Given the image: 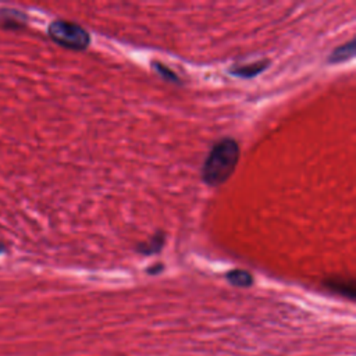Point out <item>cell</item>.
Segmentation results:
<instances>
[{
	"mask_svg": "<svg viewBox=\"0 0 356 356\" xmlns=\"http://www.w3.org/2000/svg\"><path fill=\"white\" fill-rule=\"evenodd\" d=\"M240 160V146L232 138H223L210 149L203 168L202 180L209 187L224 184L235 171Z\"/></svg>",
	"mask_w": 356,
	"mask_h": 356,
	"instance_id": "1",
	"label": "cell"
},
{
	"mask_svg": "<svg viewBox=\"0 0 356 356\" xmlns=\"http://www.w3.org/2000/svg\"><path fill=\"white\" fill-rule=\"evenodd\" d=\"M49 36L58 45L73 50H84L91 43L89 34L80 25L69 21H54L49 25Z\"/></svg>",
	"mask_w": 356,
	"mask_h": 356,
	"instance_id": "2",
	"label": "cell"
},
{
	"mask_svg": "<svg viewBox=\"0 0 356 356\" xmlns=\"http://www.w3.org/2000/svg\"><path fill=\"white\" fill-rule=\"evenodd\" d=\"M269 65H270L269 60H262L258 63H252V65L241 66L238 69H234L231 71V74L235 77H240V78H254V77L262 74L269 67Z\"/></svg>",
	"mask_w": 356,
	"mask_h": 356,
	"instance_id": "3",
	"label": "cell"
},
{
	"mask_svg": "<svg viewBox=\"0 0 356 356\" xmlns=\"http://www.w3.org/2000/svg\"><path fill=\"white\" fill-rule=\"evenodd\" d=\"M164 243H166V235L163 232H157L152 236L149 241L140 244L137 251L142 255H146V256L155 255V254H159L163 249Z\"/></svg>",
	"mask_w": 356,
	"mask_h": 356,
	"instance_id": "4",
	"label": "cell"
},
{
	"mask_svg": "<svg viewBox=\"0 0 356 356\" xmlns=\"http://www.w3.org/2000/svg\"><path fill=\"white\" fill-rule=\"evenodd\" d=\"M355 56V41H351L340 47H337L329 57V63H344L346 60H349V58H352Z\"/></svg>",
	"mask_w": 356,
	"mask_h": 356,
	"instance_id": "5",
	"label": "cell"
},
{
	"mask_svg": "<svg viewBox=\"0 0 356 356\" xmlns=\"http://www.w3.org/2000/svg\"><path fill=\"white\" fill-rule=\"evenodd\" d=\"M227 281L236 288H249L254 284V277L245 270H232L227 274Z\"/></svg>",
	"mask_w": 356,
	"mask_h": 356,
	"instance_id": "6",
	"label": "cell"
},
{
	"mask_svg": "<svg viewBox=\"0 0 356 356\" xmlns=\"http://www.w3.org/2000/svg\"><path fill=\"white\" fill-rule=\"evenodd\" d=\"M326 285L335 292L349 296L351 300L353 298V282L352 281H346L344 278H330L326 281Z\"/></svg>",
	"mask_w": 356,
	"mask_h": 356,
	"instance_id": "7",
	"label": "cell"
},
{
	"mask_svg": "<svg viewBox=\"0 0 356 356\" xmlns=\"http://www.w3.org/2000/svg\"><path fill=\"white\" fill-rule=\"evenodd\" d=\"M152 66H153V70L163 78V80H166V81H170V82H174V84H178L180 82V78H178L168 67H166V66H163L162 63H152Z\"/></svg>",
	"mask_w": 356,
	"mask_h": 356,
	"instance_id": "8",
	"label": "cell"
},
{
	"mask_svg": "<svg viewBox=\"0 0 356 356\" xmlns=\"http://www.w3.org/2000/svg\"><path fill=\"white\" fill-rule=\"evenodd\" d=\"M152 267H153V269H149V270H148L149 274H156V273H159V271L163 270V265H157V266H152Z\"/></svg>",
	"mask_w": 356,
	"mask_h": 356,
	"instance_id": "9",
	"label": "cell"
},
{
	"mask_svg": "<svg viewBox=\"0 0 356 356\" xmlns=\"http://www.w3.org/2000/svg\"><path fill=\"white\" fill-rule=\"evenodd\" d=\"M0 249H2V247H0Z\"/></svg>",
	"mask_w": 356,
	"mask_h": 356,
	"instance_id": "10",
	"label": "cell"
}]
</instances>
